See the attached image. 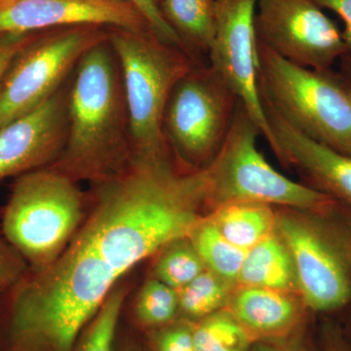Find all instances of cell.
I'll return each instance as SVG.
<instances>
[{
	"mask_svg": "<svg viewBox=\"0 0 351 351\" xmlns=\"http://www.w3.org/2000/svg\"><path fill=\"white\" fill-rule=\"evenodd\" d=\"M92 188L89 210L61 256L6 291L2 350L71 351L127 272L177 237L170 205L140 178L120 175Z\"/></svg>",
	"mask_w": 351,
	"mask_h": 351,
	"instance_id": "1",
	"label": "cell"
},
{
	"mask_svg": "<svg viewBox=\"0 0 351 351\" xmlns=\"http://www.w3.org/2000/svg\"><path fill=\"white\" fill-rule=\"evenodd\" d=\"M68 137L51 169L80 184L119 174L133 156L119 60L108 39L88 51L69 80Z\"/></svg>",
	"mask_w": 351,
	"mask_h": 351,
	"instance_id": "2",
	"label": "cell"
},
{
	"mask_svg": "<svg viewBox=\"0 0 351 351\" xmlns=\"http://www.w3.org/2000/svg\"><path fill=\"white\" fill-rule=\"evenodd\" d=\"M107 32L121 71L133 154H168L163 133L166 106L176 84L202 62L152 29L108 27Z\"/></svg>",
	"mask_w": 351,
	"mask_h": 351,
	"instance_id": "3",
	"label": "cell"
},
{
	"mask_svg": "<svg viewBox=\"0 0 351 351\" xmlns=\"http://www.w3.org/2000/svg\"><path fill=\"white\" fill-rule=\"evenodd\" d=\"M276 230L287 245L298 293L309 311L351 304V209L335 202L318 211L277 208Z\"/></svg>",
	"mask_w": 351,
	"mask_h": 351,
	"instance_id": "4",
	"label": "cell"
},
{
	"mask_svg": "<svg viewBox=\"0 0 351 351\" xmlns=\"http://www.w3.org/2000/svg\"><path fill=\"white\" fill-rule=\"evenodd\" d=\"M87 195L78 182L49 167L17 177L2 210V234L29 270L49 267L83 223Z\"/></svg>",
	"mask_w": 351,
	"mask_h": 351,
	"instance_id": "5",
	"label": "cell"
},
{
	"mask_svg": "<svg viewBox=\"0 0 351 351\" xmlns=\"http://www.w3.org/2000/svg\"><path fill=\"white\" fill-rule=\"evenodd\" d=\"M261 133L239 101L230 133L205 166L209 213L221 205L250 202L318 211L337 200L313 186L293 181L274 169L257 147Z\"/></svg>",
	"mask_w": 351,
	"mask_h": 351,
	"instance_id": "6",
	"label": "cell"
},
{
	"mask_svg": "<svg viewBox=\"0 0 351 351\" xmlns=\"http://www.w3.org/2000/svg\"><path fill=\"white\" fill-rule=\"evenodd\" d=\"M261 96L291 126L351 156V94L326 71L298 66L258 43Z\"/></svg>",
	"mask_w": 351,
	"mask_h": 351,
	"instance_id": "7",
	"label": "cell"
},
{
	"mask_svg": "<svg viewBox=\"0 0 351 351\" xmlns=\"http://www.w3.org/2000/svg\"><path fill=\"white\" fill-rule=\"evenodd\" d=\"M239 100L210 64H196L176 84L163 117V133L176 159L205 167L225 143Z\"/></svg>",
	"mask_w": 351,
	"mask_h": 351,
	"instance_id": "8",
	"label": "cell"
},
{
	"mask_svg": "<svg viewBox=\"0 0 351 351\" xmlns=\"http://www.w3.org/2000/svg\"><path fill=\"white\" fill-rule=\"evenodd\" d=\"M107 27L84 25L39 32L7 69L0 87V127L56 93L88 51L108 39Z\"/></svg>",
	"mask_w": 351,
	"mask_h": 351,
	"instance_id": "9",
	"label": "cell"
},
{
	"mask_svg": "<svg viewBox=\"0 0 351 351\" xmlns=\"http://www.w3.org/2000/svg\"><path fill=\"white\" fill-rule=\"evenodd\" d=\"M258 0H216V32L210 66L232 90L261 136L277 154V143L265 115L258 78L255 16Z\"/></svg>",
	"mask_w": 351,
	"mask_h": 351,
	"instance_id": "10",
	"label": "cell"
},
{
	"mask_svg": "<svg viewBox=\"0 0 351 351\" xmlns=\"http://www.w3.org/2000/svg\"><path fill=\"white\" fill-rule=\"evenodd\" d=\"M258 43L291 63L326 71L348 52L343 34L314 0H258Z\"/></svg>",
	"mask_w": 351,
	"mask_h": 351,
	"instance_id": "11",
	"label": "cell"
},
{
	"mask_svg": "<svg viewBox=\"0 0 351 351\" xmlns=\"http://www.w3.org/2000/svg\"><path fill=\"white\" fill-rule=\"evenodd\" d=\"M69 80L43 104L0 127V182L52 165L69 127Z\"/></svg>",
	"mask_w": 351,
	"mask_h": 351,
	"instance_id": "12",
	"label": "cell"
},
{
	"mask_svg": "<svg viewBox=\"0 0 351 351\" xmlns=\"http://www.w3.org/2000/svg\"><path fill=\"white\" fill-rule=\"evenodd\" d=\"M84 25L151 29L142 14L123 0H0V34Z\"/></svg>",
	"mask_w": 351,
	"mask_h": 351,
	"instance_id": "13",
	"label": "cell"
},
{
	"mask_svg": "<svg viewBox=\"0 0 351 351\" xmlns=\"http://www.w3.org/2000/svg\"><path fill=\"white\" fill-rule=\"evenodd\" d=\"M277 143V158L311 180L313 188L351 209V156L320 144L298 131L263 99Z\"/></svg>",
	"mask_w": 351,
	"mask_h": 351,
	"instance_id": "14",
	"label": "cell"
},
{
	"mask_svg": "<svg viewBox=\"0 0 351 351\" xmlns=\"http://www.w3.org/2000/svg\"><path fill=\"white\" fill-rule=\"evenodd\" d=\"M226 308L255 343L304 335L309 311L298 293L237 285Z\"/></svg>",
	"mask_w": 351,
	"mask_h": 351,
	"instance_id": "15",
	"label": "cell"
},
{
	"mask_svg": "<svg viewBox=\"0 0 351 351\" xmlns=\"http://www.w3.org/2000/svg\"><path fill=\"white\" fill-rule=\"evenodd\" d=\"M237 285L298 293L294 262L277 230L247 251Z\"/></svg>",
	"mask_w": 351,
	"mask_h": 351,
	"instance_id": "16",
	"label": "cell"
},
{
	"mask_svg": "<svg viewBox=\"0 0 351 351\" xmlns=\"http://www.w3.org/2000/svg\"><path fill=\"white\" fill-rule=\"evenodd\" d=\"M158 7L191 56L199 62L209 57L216 32V0H161Z\"/></svg>",
	"mask_w": 351,
	"mask_h": 351,
	"instance_id": "17",
	"label": "cell"
},
{
	"mask_svg": "<svg viewBox=\"0 0 351 351\" xmlns=\"http://www.w3.org/2000/svg\"><path fill=\"white\" fill-rule=\"evenodd\" d=\"M208 215L228 241L245 251L276 230V207L269 205L228 203Z\"/></svg>",
	"mask_w": 351,
	"mask_h": 351,
	"instance_id": "18",
	"label": "cell"
},
{
	"mask_svg": "<svg viewBox=\"0 0 351 351\" xmlns=\"http://www.w3.org/2000/svg\"><path fill=\"white\" fill-rule=\"evenodd\" d=\"M208 214L188 237L207 269L237 284L247 251L228 241Z\"/></svg>",
	"mask_w": 351,
	"mask_h": 351,
	"instance_id": "19",
	"label": "cell"
},
{
	"mask_svg": "<svg viewBox=\"0 0 351 351\" xmlns=\"http://www.w3.org/2000/svg\"><path fill=\"white\" fill-rule=\"evenodd\" d=\"M237 284L205 269L177 290L180 317L196 322L226 308Z\"/></svg>",
	"mask_w": 351,
	"mask_h": 351,
	"instance_id": "20",
	"label": "cell"
},
{
	"mask_svg": "<svg viewBox=\"0 0 351 351\" xmlns=\"http://www.w3.org/2000/svg\"><path fill=\"white\" fill-rule=\"evenodd\" d=\"M195 351H250L249 332L226 308L193 322Z\"/></svg>",
	"mask_w": 351,
	"mask_h": 351,
	"instance_id": "21",
	"label": "cell"
},
{
	"mask_svg": "<svg viewBox=\"0 0 351 351\" xmlns=\"http://www.w3.org/2000/svg\"><path fill=\"white\" fill-rule=\"evenodd\" d=\"M180 317L177 290L149 277L143 284L134 302L136 326L145 332L170 324Z\"/></svg>",
	"mask_w": 351,
	"mask_h": 351,
	"instance_id": "22",
	"label": "cell"
},
{
	"mask_svg": "<svg viewBox=\"0 0 351 351\" xmlns=\"http://www.w3.org/2000/svg\"><path fill=\"white\" fill-rule=\"evenodd\" d=\"M128 289L119 283L76 339L71 351H115L117 330Z\"/></svg>",
	"mask_w": 351,
	"mask_h": 351,
	"instance_id": "23",
	"label": "cell"
},
{
	"mask_svg": "<svg viewBox=\"0 0 351 351\" xmlns=\"http://www.w3.org/2000/svg\"><path fill=\"white\" fill-rule=\"evenodd\" d=\"M206 269L189 237L176 239L156 255L152 277L179 290Z\"/></svg>",
	"mask_w": 351,
	"mask_h": 351,
	"instance_id": "24",
	"label": "cell"
},
{
	"mask_svg": "<svg viewBox=\"0 0 351 351\" xmlns=\"http://www.w3.org/2000/svg\"><path fill=\"white\" fill-rule=\"evenodd\" d=\"M145 334L147 351H195L193 322L184 318Z\"/></svg>",
	"mask_w": 351,
	"mask_h": 351,
	"instance_id": "25",
	"label": "cell"
},
{
	"mask_svg": "<svg viewBox=\"0 0 351 351\" xmlns=\"http://www.w3.org/2000/svg\"><path fill=\"white\" fill-rule=\"evenodd\" d=\"M27 270L29 267L24 258L3 234H0V288L7 291L13 287Z\"/></svg>",
	"mask_w": 351,
	"mask_h": 351,
	"instance_id": "26",
	"label": "cell"
},
{
	"mask_svg": "<svg viewBox=\"0 0 351 351\" xmlns=\"http://www.w3.org/2000/svg\"><path fill=\"white\" fill-rule=\"evenodd\" d=\"M128 2L132 6L142 14L143 17L147 21L149 27L159 38L166 41V43L173 44V45L179 46L182 49L186 48L182 45L181 39L169 27V25L164 20L162 14L159 10L158 4L156 0H123ZM188 52V51H186ZM189 53V52H188Z\"/></svg>",
	"mask_w": 351,
	"mask_h": 351,
	"instance_id": "27",
	"label": "cell"
},
{
	"mask_svg": "<svg viewBox=\"0 0 351 351\" xmlns=\"http://www.w3.org/2000/svg\"><path fill=\"white\" fill-rule=\"evenodd\" d=\"M39 32H31V34H0V87L6 75L7 69L12 64L16 56L34 40Z\"/></svg>",
	"mask_w": 351,
	"mask_h": 351,
	"instance_id": "28",
	"label": "cell"
},
{
	"mask_svg": "<svg viewBox=\"0 0 351 351\" xmlns=\"http://www.w3.org/2000/svg\"><path fill=\"white\" fill-rule=\"evenodd\" d=\"M322 351H351V345L343 330L334 323H327L321 332Z\"/></svg>",
	"mask_w": 351,
	"mask_h": 351,
	"instance_id": "29",
	"label": "cell"
},
{
	"mask_svg": "<svg viewBox=\"0 0 351 351\" xmlns=\"http://www.w3.org/2000/svg\"><path fill=\"white\" fill-rule=\"evenodd\" d=\"M321 8H327L338 14L346 25L343 39L348 51L351 52V0H314Z\"/></svg>",
	"mask_w": 351,
	"mask_h": 351,
	"instance_id": "30",
	"label": "cell"
},
{
	"mask_svg": "<svg viewBox=\"0 0 351 351\" xmlns=\"http://www.w3.org/2000/svg\"><path fill=\"white\" fill-rule=\"evenodd\" d=\"M250 351H311L307 348L304 335L282 341H257Z\"/></svg>",
	"mask_w": 351,
	"mask_h": 351,
	"instance_id": "31",
	"label": "cell"
},
{
	"mask_svg": "<svg viewBox=\"0 0 351 351\" xmlns=\"http://www.w3.org/2000/svg\"><path fill=\"white\" fill-rule=\"evenodd\" d=\"M115 351H147V350L138 343L137 339L129 336L125 337V339L123 337L117 341Z\"/></svg>",
	"mask_w": 351,
	"mask_h": 351,
	"instance_id": "32",
	"label": "cell"
},
{
	"mask_svg": "<svg viewBox=\"0 0 351 351\" xmlns=\"http://www.w3.org/2000/svg\"><path fill=\"white\" fill-rule=\"evenodd\" d=\"M5 290L0 288V313H1L2 304H3L4 295H5Z\"/></svg>",
	"mask_w": 351,
	"mask_h": 351,
	"instance_id": "33",
	"label": "cell"
},
{
	"mask_svg": "<svg viewBox=\"0 0 351 351\" xmlns=\"http://www.w3.org/2000/svg\"><path fill=\"white\" fill-rule=\"evenodd\" d=\"M160 1H161V0H156V2L157 4H159V2H160Z\"/></svg>",
	"mask_w": 351,
	"mask_h": 351,
	"instance_id": "34",
	"label": "cell"
},
{
	"mask_svg": "<svg viewBox=\"0 0 351 351\" xmlns=\"http://www.w3.org/2000/svg\"><path fill=\"white\" fill-rule=\"evenodd\" d=\"M348 90H350V94H351V85L350 87H348Z\"/></svg>",
	"mask_w": 351,
	"mask_h": 351,
	"instance_id": "35",
	"label": "cell"
}]
</instances>
